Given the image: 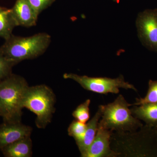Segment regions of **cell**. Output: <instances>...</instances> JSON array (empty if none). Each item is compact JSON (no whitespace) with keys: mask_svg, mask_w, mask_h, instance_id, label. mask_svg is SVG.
I'll return each instance as SVG.
<instances>
[{"mask_svg":"<svg viewBox=\"0 0 157 157\" xmlns=\"http://www.w3.org/2000/svg\"><path fill=\"white\" fill-rule=\"evenodd\" d=\"M110 147L117 157H157V128L144 125L134 132H113Z\"/></svg>","mask_w":157,"mask_h":157,"instance_id":"1","label":"cell"},{"mask_svg":"<svg viewBox=\"0 0 157 157\" xmlns=\"http://www.w3.org/2000/svg\"><path fill=\"white\" fill-rule=\"evenodd\" d=\"M29 86L25 79L11 75L0 80V116L4 122H21L23 101Z\"/></svg>","mask_w":157,"mask_h":157,"instance_id":"2","label":"cell"},{"mask_svg":"<svg viewBox=\"0 0 157 157\" xmlns=\"http://www.w3.org/2000/svg\"><path fill=\"white\" fill-rule=\"evenodd\" d=\"M51 41L50 36L46 33H39L26 37L12 34L6 40L0 49L6 58L16 65L24 60L41 56L48 48Z\"/></svg>","mask_w":157,"mask_h":157,"instance_id":"3","label":"cell"},{"mask_svg":"<svg viewBox=\"0 0 157 157\" xmlns=\"http://www.w3.org/2000/svg\"><path fill=\"white\" fill-rule=\"evenodd\" d=\"M132 104L120 94L112 103L103 105V112L99 125L113 132H134L144 125L132 114L129 107Z\"/></svg>","mask_w":157,"mask_h":157,"instance_id":"4","label":"cell"},{"mask_svg":"<svg viewBox=\"0 0 157 157\" xmlns=\"http://www.w3.org/2000/svg\"><path fill=\"white\" fill-rule=\"evenodd\" d=\"M56 97L52 90L45 85L29 86L23 101L24 108L36 115V124L45 128L50 123L55 111Z\"/></svg>","mask_w":157,"mask_h":157,"instance_id":"5","label":"cell"},{"mask_svg":"<svg viewBox=\"0 0 157 157\" xmlns=\"http://www.w3.org/2000/svg\"><path fill=\"white\" fill-rule=\"evenodd\" d=\"M65 79H70L78 83L84 89L101 94H118L120 89L137 90L133 84L125 81L123 76L121 75L116 78L107 77H93L80 76L74 73H65Z\"/></svg>","mask_w":157,"mask_h":157,"instance_id":"6","label":"cell"},{"mask_svg":"<svg viewBox=\"0 0 157 157\" xmlns=\"http://www.w3.org/2000/svg\"><path fill=\"white\" fill-rule=\"evenodd\" d=\"M136 26L143 45L149 50L157 52V9L140 12L136 20Z\"/></svg>","mask_w":157,"mask_h":157,"instance_id":"7","label":"cell"},{"mask_svg":"<svg viewBox=\"0 0 157 157\" xmlns=\"http://www.w3.org/2000/svg\"><path fill=\"white\" fill-rule=\"evenodd\" d=\"M113 132L99 125L92 143L82 157H117L110 147Z\"/></svg>","mask_w":157,"mask_h":157,"instance_id":"8","label":"cell"},{"mask_svg":"<svg viewBox=\"0 0 157 157\" xmlns=\"http://www.w3.org/2000/svg\"><path fill=\"white\" fill-rule=\"evenodd\" d=\"M31 127L21 122H7L0 125V150L17 140L30 136Z\"/></svg>","mask_w":157,"mask_h":157,"instance_id":"9","label":"cell"},{"mask_svg":"<svg viewBox=\"0 0 157 157\" xmlns=\"http://www.w3.org/2000/svg\"><path fill=\"white\" fill-rule=\"evenodd\" d=\"M11 9L17 25L31 27L36 24L39 15L29 0H16Z\"/></svg>","mask_w":157,"mask_h":157,"instance_id":"10","label":"cell"},{"mask_svg":"<svg viewBox=\"0 0 157 157\" xmlns=\"http://www.w3.org/2000/svg\"><path fill=\"white\" fill-rule=\"evenodd\" d=\"M103 112V105L98 107V110L91 119L86 124V128L84 137L79 144L77 145L81 157L82 156L94 139L98 128V124Z\"/></svg>","mask_w":157,"mask_h":157,"instance_id":"11","label":"cell"},{"mask_svg":"<svg viewBox=\"0 0 157 157\" xmlns=\"http://www.w3.org/2000/svg\"><path fill=\"white\" fill-rule=\"evenodd\" d=\"M30 136L21 138L1 149L6 157H30L32 155Z\"/></svg>","mask_w":157,"mask_h":157,"instance_id":"12","label":"cell"},{"mask_svg":"<svg viewBox=\"0 0 157 157\" xmlns=\"http://www.w3.org/2000/svg\"><path fill=\"white\" fill-rule=\"evenodd\" d=\"M133 115L145 124L157 128V104L133 105L131 108Z\"/></svg>","mask_w":157,"mask_h":157,"instance_id":"13","label":"cell"},{"mask_svg":"<svg viewBox=\"0 0 157 157\" xmlns=\"http://www.w3.org/2000/svg\"><path fill=\"white\" fill-rule=\"evenodd\" d=\"M18 26L11 9L0 6V37L7 40L12 35L15 27Z\"/></svg>","mask_w":157,"mask_h":157,"instance_id":"14","label":"cell"},{"mask_svg":"<svg viewBox=\"0 0 157 157\" xmlns=\"http://www.w3.org/2000/svg\"><path fill=\"white\" fill-rule=\"evenodd\" d=\"M146 104H157V80H149L146 95L144 98L136 99L132 106Z\"/></svg>","mask_w":157,"mask_h":157,"instance_id":"15","label":"cell"},{"mask_svg":"<svg viewBox=\"0 0 157 157\" xmlns=\"http://www.w3.org/2000/svg\"><path fill=\"white\" fill-rule=\"evenodd\" d=\"M86 124L75 120L72 122L68 128V135L74 138L76 145L79 144L83 139L86 130Z\"/></svg>","mask_w":157,"mask_h":157,"instance_id":"16","label":"cell"},{"mask_svg":"<svg viewBox=\"0 0 157 157\" xmlns=\"http://www.w3.org/2000/svg\"><path fill=\"white\" fill-rule=\"evenodd\" d=\"M91 101L87 99L76 107L73 111L72 115L76 120L86 124L90 119V106Z\"/></svg>","mask_w":157,"mask_h":157,"instance_id":"17","label":"cell"},{"mask_svg":"<svg viewBox=\"0 0 157 157\" xmlns=\"http://www.w3.org/2000/svg\"><path fill=\"white\" fill-rule=\"evenodd\" d=\"M15 65L4 55L0 49V80L11 75L12 68Z\"/></svg>","mask_w":157,"mask_h":157,"instance_id":"18","label":"cell"},{"mask_svg":"<svg viewBox=\"0 0 157 157\" xmlns=\"http://www.w3.org/2000/svg\"><path fill=\"white\" fill-rule=\"evenodd\" d=\"M56 0H29L33 8L39 14L45 9L51 6Z\"/></svg>","mask_w":157,"mask_h":157,"instance_id":"19","label":"cell"}]
</instances>
